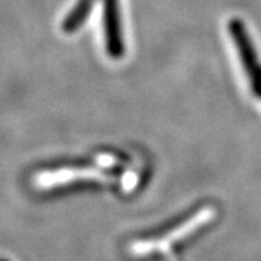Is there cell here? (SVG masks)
<instances>
[{
    "mask_svg": "<svg viewBox=\"0 0 261 261\" xmlns=\"http://www.w3.org/2000/svg\"><path fill=\"white\" fill-rule=\"evenodd\" d=\"M94 0H79L77 5L67 15L63 22V31L67 34H71L83 25L86 18L90 15V10L93 8Z\"/></svg>",
    "mask_w": 261,
    "mask_h": 261,
    "instance_id": "obj_5",
    "label": "cell"
},
{
    "mask_svg": "<svg viewBox=\"0 0 261 261\" xmlns=\"http://www.w3.org/2000/svg\"><path fill=\"white\" fill-rule=\"evenodd\" d=\"M109 174L103 170L96 167H63L39 173L37 176V183L42 187H53L57 185H65L71 181H82V180H108Z\"/></svg>",
    "mask_w": 261,
    "mask_h": 261,
    "instance_id": "obj_3",
    "label": "cell"
},
{
    "mask_svg": "<svg viewBox=\"0 0 261 261\" xmlns=\"http://www.w3.org/2000/svg\"><path fill=\"white\" fill-rule=\"evenodd\" d=\"M228 28H229V34L235 44V48L240 54L244 73L248 77V83L251 86L252 93L258 100H261V64L252 45L251 38L248 37L243 22L240 19H231Z\"/></svg>",
    "mask_w": 261,
    "mask_h": 261,
    "instance_id": "obj_2",
    "label": "cell"
},
{
    "mask_svg": "<svg viewBox=\"0 0 261 261\" xmlns=\"http://www.w3.org/2000/svg\"><path fill=\"white\" fill-rule=\"evenodd\" d=\"M103 31L108 54L112 58H119L123 56L118 0H103Z\"/></svg>",
    "mask_w": 261,
    "mask_h": 261,
    "instance_id": "obj_4",
    "label": "cell"
},
{
    "mask_svg": "<svg viewBox=\"0 0 261 261\" xmlns=\"http://www.w3.org/2000/svg\"><path fill=\"white\" fill-rule=\"evenodd\" d=\"M216 207L205 205L186 214L181 219L166 225L154 233H147L128 245V254L138 260L167 258L171 252L193 240L216 219Z\"/></svg>",
    "mask_w": 261,
    "mask_h": 261,
    "instance_id": "obj_1",
    "label": "cell"
}]
</instances>
